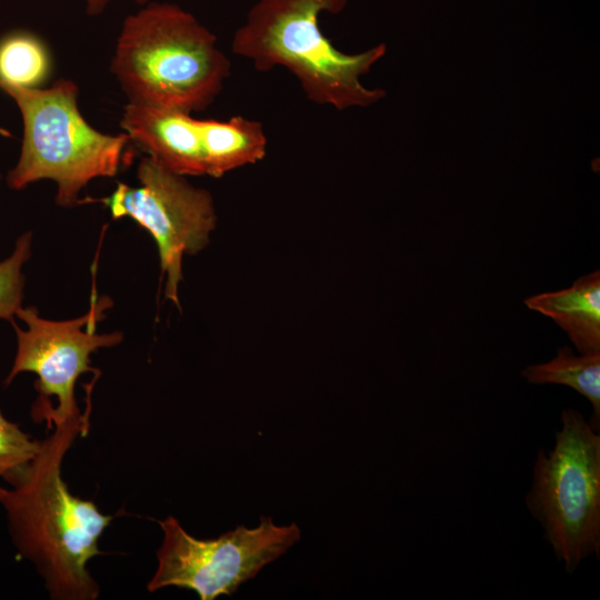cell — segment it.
Wrapping results in <instances>:
<instances>
[{
	"mask_svg": "<svg viewBox=\"0 0 600 600\" xmlns=\"http://www.w3.org/2000/svg\"><path fill=\"white\" fill-rule=\"evenodd\" d=\"M523 303L551 318L580 353H600L599 270L580 277L569 288L526 298Z\"/></svg>",
	"mask_w": 600,
	"mask_h": 600,
	"instance_id": "30bf717a",
	"label": "cell"
},
{
	"mask_svg": "<svg viewBox=\"0 0 600 600\" xmlns=\"http://www.w3.org/2000/svg\"><path fill=\"white\" fill-rule=\"evenodd\" d=\"M553 449L540 451L526 504L568 572L600 553V437L567 408Z\"/></svg>",
	"mask_w": 600,
	"mask_h": 600,
	"instance_id": "5b68a950",
	"label": "cell"
},
{
	"mask_svg": "<svg viewBox=\"0 0 600 600\" xmlns=\"http://www.w3.org/2000/svg\"><path fill=\"white\" fill-rule=\"evenodd\" d=\"M163 540L158 566L147 584L149 592L177 587L194 591L201 600L231 596L267 564L284 554L301 537L296 523L277 526L262 516L260 524L239 526L214 539H197L172 516L158 521Z\"/></svg>",
	"mask_w": 600,
	"mask_h": 600,
	"instance_id": "52a82bcc",
	"label": "cell"
},
{
	"mask_svg": "<svg viewBox=\"0 0 600 600\" xmlns=\"http://www.w3.org/2000/svg\"><path fill=\"white\" fill-rule=\"evenodd\" d=\"M110 69L128 102L192 114L214 101L231 63L192 13L150 1L124 19Z\"/></svg>",
	"mask_w": 600,
	"mask_h": 600,
	"instance_id": "7a4b0ae2",
	"label": "cell"
},
{
	"mask_svg": "<svg viewBox=\"0 0 600 600\" xmlns=\"http://www.w3.org/2000/svg\"><path fill=\"white\" fill-rule=\"evenodd\" d=\"M111 304L107 297L91 300L89 311L78 318L50 320L40 316L33 307H22L17 318L24 328L12 324L17 337V350L12 366L4 380L10 384L17 376L34 373L38 397L31 408L36 422L53 424L77 419L83 414L76 399V383L86 372H100L91 366V354L99 349L116 347L123 340L120 331L97 332V323Z\"/></svg>",
	"mask_w": 600,
	"mask_h": 600,
	"instance_id": "8992f818",
	"label": "cell"
},
{
	"mask_svg": "<svg viewBox=\"0 0 600 600\" xmlns=\"http://www.w3.org/2000/svg\"><path fill=\"white\" fill-rule=\"evenodd\" d=\"M206 176L220 178L229 171L262 160L268 139L261 122L242 116L227 120L202 119Z\"/></svg>",
	"mask_w": 600,
	"mask_h": 600,
	"instance_id": "8fae6325",
	"label": "cell"
},
{
	"mask_svg": "<svg viewBox=\"0 0 600 600\" xmlns=\"http://www.w3.org/2000/svg\"><path fill=\"white\" fill-rule=\"evenodd\" d=\"M33 234L26 231L14 242L11 253L0 260V319L12 321L22 308L26 278L23 267L31 257Z\"/></svg>",
	"mask_w": 600,
	"mask_h": 600,
	"instance_id": "5bb4252c",
	"label": "cell"
},
{
	"mask_svg": "<svg viewBox=\"0 0 600 600\" xmlns=\"http://www.w3.org/2000/svg\"><path fill=\"white\" fill-rule=\"evenodd\" d=\"M0 89L17 104L23 128L18 161L7 174L9 188L49 179L57 186L56 203L71 208L80 204L90 181L119 172L131 141L124 132L108 134L88 123L76 82L61 78L48 88Z\"/></svg>",
	"mask_w": 600,
	"mask_h": 600,
	"instance_id": "277c9868",
	"label": "cell"
},
{
	"mask_svg": "<svg viewBox=\"0 0 600 600\" xmlns=\"http://www.w3.org/2000/svg\"><path fill=\"white\" fill-rule=\"evenodd\" d=\"M41 440L33 439L0 409V479L11 483L36 458ZM0 486V506L4 493Z\"/></svg>",
	"mask_w": 600,
	"mask_h": 600,
	"instance_id": "9a60e30c",
	"label": "cell"
},
{
	"mask_svg": "<svg viewBox=\"0 0 600 600\" xmlns=\"http://www.w3.org/2000/svg\"><path fill=\"white\" fill-rule=\"evenodd\" d=\"M530 383L563 384L586 397L592 406L590 426H600V353L576 356L569 346L558 349L557 356L543 363L530 364L521 371Z\"/></svg>",
	"mask_w": 600,
	"mask_h": 600,
	"instance_id": "7c38bea8",
	"label": "cell"
},
{
	"mask_svg": "<svg viewBox=\"0 0 600 600\" xmlns=\"http://www.w3.org/2000/svg\"><path fill=\"white\" fill-rule=\"evenodd\" d=\"M120 126L130 141L181 176H206L202 119L179 110L128 102Z\"/></svg>",
	"mask_w": 600,
	"mask_h": 600,
	"instance_id": "9c48e42d",
	"label": "cell"
},
{
	"mask_svg": "<svg viewBox=\"0 0 600 600\" xmlns=\"http://www.w3.org/2000/svg\"><path fill=\"white\" fill-rule=\"evenodd\" d=\"M347 0H257L236 30L231 50L259 71L287 69L306 97L317 104L346 110L368 107L384 91L364 87L360 77L386 53L378 44L348 54L337 49L320 28L322 13L337 14Z\"/></svg>",
	"mask_w": 600,
	"mask_h": 600,
	"instance_id": "3957f363",
	"label": "cell"
},
{
	"mask_svg": "<svg viewBox=\"0 0 600 600\" xmlns=\"http://www.w3.org/2000/svg\"><path fill=\"white\" fill-rule=\"evenodd\" d=\"M94 383L86 386L83 414L52 426L36 458L1 500L13 546L34 566L54 600H96L100 593L88 563L101 554L98 543L113 516L72 494L62 478L68 450L90 428Z\"/></svg>",
	"mask_w": 600,
	"mask_h": 600,
	"instance_id": "6da1fadb",
	"label": "cell"
},
{
	"mask_svg": "<svg viewBox=\"0 0 600 600\" xmlns=\"http://www.w3.org/2000/svg\"><path fill=\"white\" fill-rule=\"evenodd\" d=\"M51 71V57L41 39L27 31L0 40V87L40 88Z\"/></svg>",
	"mask_w": 600,
	"mask_h": 600,
	"instance_id": "4fadbf2b",
	"label": "cell"
},
{
	"mask_svg": "<svg viewBox=\"0 0 600 600\" xmlns=\"http://www.w3.org/2000/svg\"><path fill=\"white\" fill-rule=\"evenodd\" d=\"M111 1L112 0H84V2H86V11L90 16L100 14V13H102L104 11L107 6ZM131 1H133V2H136L138 4H141V6H144L148 2H150L151 0H131Z\"/></svg>",
	"mask_w": 600,
	"mask_h": 600,
	"instance_id": "2e32d148",
	"label": "cell"
},
{
	"mask_svg": "<svg viewBox=\"0 0 600 600\" xmlns=\"http://www.w3.org/2000/svg\"><path fill=\"white\" fill-rule=\"evenodd\" d=\"M137 179L138 187L118 182L110 196L81 199L80 204L100 202L114 220L129 217L151 234L166 276L164 296L179 306L183 257L201 251L216 227L213 198L149 157L140 161Z\"/></svg>",
	"mask_w": 600,
	"mask_h": 600,
	"instance_id": "ba28073f",
	"label": "cell"
},
{
	"mask_svg": "<svg viewBox=\"0 0 600 600\" xmlns=\"http://www.w3.org/2000/svg\"><path fill=\"white\" fill-rule=\"evenodd\" d=\"M0 180H1V174H0Z\"/></svg>",
	"mask_w": 600,
	"mask_h": 600,
	"instance_id": "e0dca14e",
	"label": "cell"
}]
</instances>
